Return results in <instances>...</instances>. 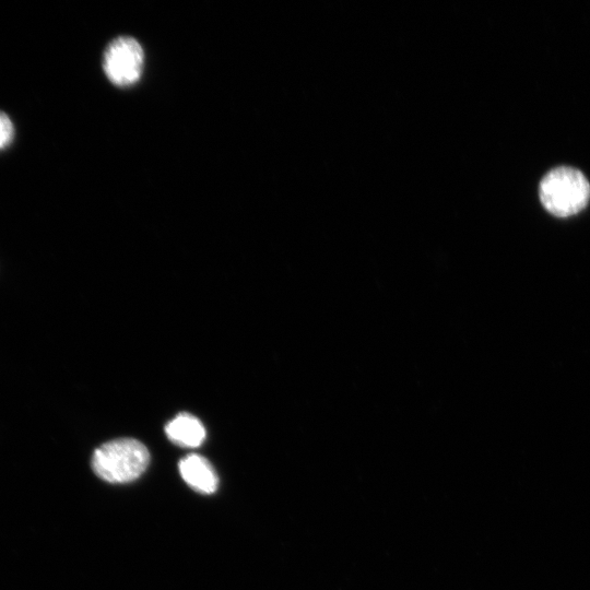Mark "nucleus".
I'll return each instance as SVG.
<instances>
[{
    "instance_id": "obj_1",
    "label": "nucleus",
    "mask_w": 590,
    "mask_h": 590,
    "mask_svg": "<svg viewBox=\"0 0 590 590\" xmlns=\"http://www.w3.org/2000/svg\"><path fill=\"white\" fill-rule=\"evenodd\" d=\"M539 194L551 214L567 217L586 208L590 199V185L580 170L560 166L543 177Z\"/></svg>"
},
{
    "instance_id": "obj_2",
    "label": "nucleus",
    "mask_w": 590,
    "mask_h": 590,
    "mask_svg": "<svg viewBox=\"0 0 590 590\" xmlns=\"http://www.w3.org/2000/svg\"><path fill=\"white\" fill-rule=\"evenodd\" d=\"M150 462L148 448L137 439L120 438L98 447L92 458L95 474L110 483L138 479Z\"/></svg>"
},
{
    "instance_id": "obj_3",
    "label": "nucleus",
    "mask_w": 590,
    "mask_h": 590,
    "mask_svg": "<svg viewBox=\"0 0 590 590\" xmlns=\"http://www.w3.org/2000/svg\"><path fill=\"white\" fill-rule=\"evenodd\" d=\"M143 63V49L133 37H116L104 50L103 69L107 79L116 86L133 85L142 74Z\"/></svg>"
},
{
    "instance_id": "obj_4",
    "label": "nucleus",
    "mask_w": 590,
    "mask_h": 590,
    "mask_svg": "<svg viewBox=\"0 0 590 590\" xmlns=\"http://www.w3.org/2000/svg\"><path fill=\"white\" fill-rule=\"evenodd\" d=\"M179 471L185 482L194 491L212 494L217 488L219 479L211 463L199 455H189L180 460Z\"/></svg>"
},
{
    "instance_id": "obj_5",
    "label": "nucleus",
    "mask_w": 590,
    "mask_h": 590,
    "mask_svg": "<svg viewBox=\"0 0 590 590\" xmlns=\"http://www.w3.org/2000/svg\"><path fill=\"white\" fill-rule=\"evenodd\" d=\"M165 433L172 442L181 447H198L205 438L203 424L189 413H180L169 421Z\"/></svg>"
},
{
    "instance_id": "obj_6",
    "label": "nucleus",
    "mask_w": 590,
    "mask_h": 590,
    "mask_svg": "<svg viewBox=\"0 0 590 590\" xmlns=\"http://www.w3.org/2000/svg\"><path fill=\"white\" fill-rule=\"evenodd\" d=\"M14 125L10 117L0 110V150L9 146L14 139Z\"/></svg>"
}]
</instances>
